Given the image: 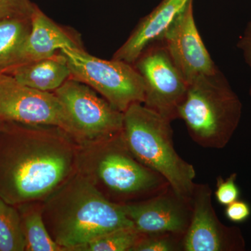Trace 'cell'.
Listing matches in <instances>:
<instances>
[{
    "label": "cell",
    "instance_id": "1",
    "mask_svg": "<svg viewBox=\"0 0 251 251\" xmlns=\"http://www.w3.org/2000/svg\"><path fill=\"white\" fill-rule=\"evenodd\" d=\"M79 145L54 126L0 125V197L11 205L44 201L77 171Z\"/></svg>",
    "mask_w": 251,
    "mask_h": 251
},
{
    "label": "cell",
    "instance_id": "2",
    "mask_svg": "<svg viewBox=\"0 0 251 251\" xmlns=\"http://www.w3.org/2000/svg\"><path fill=\"white\" fill-rule=\"evenodd\" d=\"M42 205L48 230L64 251H76L103 234L134 226L122 204L105 198L77 171L42 201Z\"/></svg>",
    "mask_w": 251,
    "mask_h": 251
},
{
    "label": "cell",
    "instance_id": "3",
    "mask_svg": "<svg viewBox=\"0 0 251 251\" xmlns=\"http://www.w3.org/2000/svg\"><path fill=\"white\" fill-rule=\"evenodd\" d=\"M77 171L105 198L119 204L146 199L170 186L161 175L135 158L122 131L95 143L79 145Z\"/></svg>",
    "mask_w": 251,
    "mask_h": 251
},
{
    "label": "cell",
    "instance_id": "4",
    "mask_svg": "<svg viewBox=\"0 0 251 251\" xmlns=\"http://www.w3.org/2000/svg\"><path fill=\"white\" fill-rule=\"evenodd\" d=\"M171 124L143 103H133L124 112L122 136L138 161L164 177L176 195L191 201L196 170L175 150Z\"/></svg>",
    "mask_w": 251,
    "mask_h": 251
},
{
    "label": "cell",
    "instance_id": "5",
    "mask_svg": "<svg viewBox=\"0 0 251 251\" xmlns=\"http://www.w3.org/2000/svg\"><path fill=\"white\" fill-rule=\"evenodd\" d=\"M242 109L240 99L219 70L188 84L178 119L184 122L188 134L198 145L223 149L239 126Z\"/></svg>",
    "mask_w": 251,
    "mask_h": 251
},
{
    "label": "cell",
    "instance_id": "6",
    "mask_svg": "<svg viewBox=\"0 0 251 251\" xmlns=\"http://www.w3.org/2000/svg\"><path fill=\"white\" fill-rule=\"evenodd\" d=\"M71 78L85 84L114 108L125 112L132 104L143 103L145 84L134 65L124 61L98 58L84 49H63Z\"/></svg>",
    "mask_w": 251,
    "mask_h": 251
},
{
    "label": "cell",
    "instance_id": "7",
    "mask_svg": "<svg viewBox=\"0 0 251 251\" xmlns=\"http://www.w3.org/2000/svg\"><path fill=\"white\" fill-rule=\"evenodd\" d=\"M72 121L79 145L105 139L122 131L124 112L90 87L73 78L54 91Z\"/></svg>",
    "mask_w": 251,
    "mask_h": 251
},
{
    "label": "cell",
    "instance_id": "8",
    "mask_svg": "<svg viewBox=\"0 0 251 251\" xmlns=\"http://www.w3.org/2000/svg\"><path fill=\"white\" fill-rule=\"evenodd\" d=\"M133 65L145 84L144 105L169 121L178 119L188 83L161 41L148 46Z\"/></svg>",
    "mask_w": 251,
    "mask_h": 251
},
{
    "label": "cell",
    "instance_id": "9",
    "mask_svg": "<svg viewBox=\"0 0 251 251\" xmlns=\"http://www.w3.org/2000/svg\"><path fill=\"white\" fill-rule=\"evenodd\" d=\"M2 122L54 126L74 139L70 117L54 92L31 88L8 74H0V123Z\"/></svg>",
    "mask_w": 251,
    "mask_h": 251
},
{
    "label": "cell",
    "instance_id": "10",
    "mask_svg": "<svg viewBox=\"0 0 251 251\" xmlns=\"http://www.w3.org/2000/svg\"><path fill=\"white\" fill-rule=\"evenodd\" d=\"M192 216L181 240L184 251H244L242 230L221 222L212 205L208 184H196L191 197Z\"/></svg>",
    "mask_w": 251,
    "mask_h": 251
},
{
    "label": "cell",
    "instance_id": "11",
    "mask_svg": "<svg viewBox=\"0 0 251 251\" xmlns=\"http://www.w3.org/2000/svg\"><path fill=\"white\" fill-rule=\"evenodd\" d=\"M158 40L163 43L176 67L188 84L202 75L219 70L206 49L189 0Z\"/></svg>",
    "mask_w": 251,
    "mask_h": 251
},
{
    "label": "cell",
    "instance_id": "12",
    "mask_svg": "<svg viewBox=\"0 0 251 251\" xmlns=\"http://www.w3.org/2000/svg\"><path fill=\"white\" fill-rule=\"evenodd\" d=\"M122 205L126 215L143 234L183 236L192 216L191 201L180 197L171 186L151 197Z\"/></svg>",
    "mask_w": 251,
    "mask_h": 251
},
{
    "label": "cell",
    "instance_id": "13",
    "mask_svg": "<svg viewBox=\"0 0 251 251\" xmlns=\"http://www.w3.org/2000/svg\"><path fill=\"white\" fill-rule=\"evenodd\" d=\"M188 1L162 0L151 13L140 20L112 59L134 64L148 46L161 37Z\"/></svg>",
    "mask_w": 251,
    "mask_h": 251
},
{
    "label": "cell",
    "instance_id": "14",
    "mask_svg": "<svg viewBox=\"0 0 251 251\" xmlns=\"http://www.w3.org/2000/svg\"><path fill=\"white\" fill-rule=\"evenodd\" d=\"M65 48L84 49L76 35L54 23L37 6L18 65L49 58Z\"/></svg>",
    "mask_w": 251,
    "mask_h": 251
},
{
    "label": "cell",
    "instance_id": "15",
    "mask_svg": "<svg viewBox=\"0 0 251 251\" xmlns=\"http://www.w3.org/2000/svg\"><path fill=\"white\" fill-rule=\"evenodd\" d=\"M6 74L23 85L48 92H54L71 77L70 69L60 51L49 58L18 65Z\"/></svg>",
    "mask_w": 251,
    "mask_h": 251
},
{
    "label": "cell",
    "instance_id": "16",
    "mask_svg": "<svg viewBox=\"0 0 251 251\" xmlns=\"http://www.w3.org/2000/svg\"><path fill=\"white\" fill-rule=\"evenodd\" d=\"M27 251H64L51 237L43 217L41 201L16 206Z\"/></svg>",
    "mask_w": 251,
    "mask_h": 251
},
{
    "label": "cell",
    "instance_id": "17",
    "mask_svg": "<svg viewBox=\"0 0 251 251\" xmlns=\"http://www.w3.org/2000/svg\"><path fill=\"white\" fill-rule=\"evenodd\" d=\"M31 28V18L0 21V74H6L19 64Z\"/></svg>",
    "mask_w": 251,
    "mask_h": 251
},
{
    "label": "cell",
    "instance_id": "18",
    "mask_svg": "<svg viewBox=\"0 0 251 251\" xmlns=\"http://www.w3.org/2000/svg\"><path fill=\"white\" fill-rule=\"evenodd\" d=\"M24 251L25 242L17 207L0 197V251Z\"/></svg>",
    "mask_w": 251,
    "mask_h": 251
},
{
    "label": "cell",
    "instance_id": "19",
    "mask_svg": "<svg viewBox=\"0 0 251 251\" xmlns=\"http://www.w3.org/2000/svg\"><path fill=\"white\" fill-rule=\"evenodd\" d=\"M142 235L134 226L123 227L96 238L76 251H132Z\"/></svg>",
    "mask_w": 251,
    "mask_h": 251
},
{
    "label": "cell",
    "instance_id": "20",
    "mask_svg": "<svg viewBox=\"0 0 251 251\" xmlns=\"http://www.w3.org/2000/svg\"><path fill=\"white\" fill-rule=\"evenodd\" d=\"M182 237L172 233L143 234L132 251H182Z\"/></svg>",
    "mask_w": 251,
    "mask_h": 251
},
{
    "label": "cell",
    "instance_id": "21",
    "mask_svg": "<svg viewBox=\"0 0 251 251\" xmlns=\"http://www.w3.org/2000/svg\"><path fill=\"white\" fill-rule=\"evenodd\" d=\"M36 7L31 0H0V21L31 18Z\"/></svg>",
    "mask_w": 251,
    "mask_h": 251
},
{
    "label": "cell",
    "instance_id": "22",
    "mask_svg": "<svg viewBox=\"0 0 251 251\" xmlns=\"http://www.w3.org/2000/svg\"><path fill=\"white\" fill-rule=\"evenodd\" d=\"M237 178L236 173H232L226 179L221 176L217 177L215 197L221 205L227 206L239 198L240 192L236 183Z\"/></svg>",
    "mask_w": 251,
    "mask_h": 251
},
{
    "label": "cell",
    "instance_id": "23",
    "mask_svg": "<svg viewBox=\"0 0 251 251\" xmlns=\"http://www.w3.org/2000/svg\"><path fill=\"white\" fill-rule=\"evenodd\" d=\"M251 207L247 202L236 201L226 206V216L232 222H244L251 216Z\"/></svg>",
    "mask_w": 251,
    "mask_h": 251
},
{
    "label": "cell",
    "instance_id": "24",
    "mask_svg": "<svg viewBox=\"0 0 251 251\" xmlns=\"http://www.w3.org/2000/svg\"><path fill=\"white\" fill-rule=\"evenodd\" d=\"M237 48L242 51L244 60L251 70V84L249 94L251 97V21L248 23L244 32L239 37Z\"/></svg>",
    "mask_w": 251,
    "mask_h": 251
},
{
    "label": "cell",
    "instance_id": "25",
    "mask_svg": "<svg viewBox=\"0 0 251 251\" xmlns=\"http://www.w3.org/2000/svg\"><path fill=\"white\" fill-rule=\"evenodd\" d=\"M0 125H1V123H0Z\"/></svg>",
    "mask_w": 251,
    "mask_h": 251
}]
</instances>
